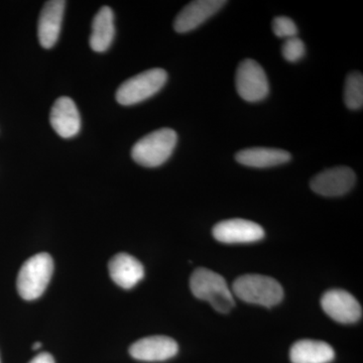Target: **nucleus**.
Segmentation results:
<instances>
[{
    "label": "nucleus",
    "instance_id": "f257e3e1",
    "mask_svg": "<svg viewBox=\"0 0 363 363\" xmlns=\"http://www.w3.org/2000/svg\"><path fill=\"white\" fill-rule=\"evenodd\" d=\"M190 288L196 298L210 303L217 312H230L235 305L225 279L211 269H196L191 276Z\"/></svg>",
    "mask_w": 363,
    "mask_h": 363
},
{
    "label": "nucleus",
    "instance_id": "f03ea898",
    "mask_svg": "<svg viewBox=\"0 0 363 363\" xmlns=\"http://www.w3.org/2000/svg\"><path fill=\"white\" fill-rule=\"evenodd\" d=\"M233 293L243 302L272 308L281 302L283 286L276 279L262 274H245L234 281Z\"/></svg>",
    "mask_w": 363,
    "mask_h": 363
},
{
    "label": "nucleus",
    "instance_id": "7ed1b4c3",
    "mask_svg": "<svg viewBox=\"0 0 363 363\" xmlns=\"http://www.w3.org/2000/svg\"><path fill=\"white\" fill-rule=\"evenodd\" d=\"M178 135L171 128L152 131L133 145L131 157L136 164L156 168L166 162L175 150Z\"/></svg>",
    "mask_w": 363,
    "mask_h": 363
},
{
    "label": "nucleus",
    "instance_id": "20e7f679",
    "mask_svg": "<svg viewBox=\"0 0 363 363\" xmlns=\"http://www.w3.org/2000/svg\"><path fill=\"white\" fill-rule=\"evenodd\" d=\"M54 262L49 253L33 255L21 267L16 286L21 298L33 301L40 298L51 281Z\"/></svg>",
    "mask_w": 363,
    "mask_h": 363
},
{
    "label": "nucleus",
    "instance_id": "39448f33",
    "mask_svg": "<svg viewBox=\"0 0 363 363\" xmlns=\"http://www.w3.org/2000/svg\"><path fill=\"white\" fill-rule=\"evenodd\" d=\"M168 74L161 68L150 69L133 76L121 85L116 92L119 104L130 106L149 99L164 87Z\"/></svg>",
    "mask_w": 363,
    "mask_h": 363
},
{
    "label": "nucleus",
    "instance_id": "423d86ee",
    "mask_svg": "<svg viewBox=\"0 0 363 363\" xmlns=\"http://www.w3.org/2000/svg\"><path fill=\"white\" fill-rule=\"evenodd\" d=\"M236 90L243 100L259 102L269 93V80L264 68L252 59L241 62L236 70Z\"/></svg>",
    "mask_w": 363,
    "mask_h": 363
},
{
    "label": "nucleus",
    "instance_id": "0eeeda50",
    "mask_svg": "<svg viewBox=\"0 0 363 363\" xmlns=\"http://www.w3.org/2000/svg\"><path fill=\"white\" fill-rule=\"evenodd\" d=\"M321 306L324 312L339 323H355L362 317V305L357 298L339 289L327 291L321 298Z\"/></svg>",
    "mask_w": 363,
    "mask_h": 363
},
{
    "label": "nucleus",
    "instance_id": "6e6552de",
    "mask_svg": "<svg viewBox=\"0 0 363 363\" xmlns=\"http://www.w3.org/2000/svg\"><path fill=\"white\" fill-rule=\"evenodd\" d=\"M357 182V175L348 167H335L317 174L310 182L316 194L324 197H338L350 192Z\"/></svg>",
    "mask_w": 363,
    "mask_h": 363
},
{
    "label": "nucleus",
    "instance_id": "1a4fd4ad",
    "mask_svg": "<svg viewBox=\"0 0 363 363\" xmlns=\"http://www.w3.org/2000/svg\"><path fill=\"white\" fill-rule=\"evenodd\" d=\"M212 234L215 240L227 245L257 242L264 238V228L259 224L240 218L219 222Z\"/></svg>",
    "mask_w": 363,
    "mask_h": 363
},
{
    "label": "nucleus",
    "instance_id": "9d476101",
    "mask_svg": "<svg viewBox=\"0 0 363 363\" xmlns=\"http://www.w3.org/2000/svg\"><path fill=\"white\" fill-rule=\"evenodd\" d=\"M178 343L168 336H149L136 341L130 347V357L140 362H164L176 357Z\"/></svg>",
    "mask_w": 363,
    "mask_h": 363
},
{
    "label": "nucleus",
    "instance_id": "9b49d317",
    "mask_svg": "<svg viewBox=\"0 0 363 363\" xmlns=\"http://www.w3.org/2000/svg\"><path fill=\"white\" fill-rule=\"evenodd\" d=\"M226 4L224 0H196L190 2L177 16L174 28L179 33L191 32L218 13Z\"/></svg>",
    "mask_w": 363,
    "mask_h": 363
},
{
    "label": "nucleus",
    "instance_id": "f8f14e48",
    "mask_svg": "<svg viewBox=\"0 0 363 363\" xmlns=\"http://www.w3.org/2000/svg\"><path fill=\"white\" fill-rule=\"evenodd\" d=\"M66 2L64 0H51L45 2L42 9L38 26L40 44L45 49H51L56 45L61 33Z\"/></svg>",
    "mask_w": 363,
    "mask_h": 363
},
{
    "label": "nucleus",
    "instance_id": "ddd939ff",
    "mask_svg": "<svg viewBox=\"0 0 363 363\" xmlns=\"http://www.w3.org/2000/svg\"><path fill=\"white\" fill-rule=\"evenodd\" d=\"M50 123L61 138H71L78 135L81 117L75 102L69 97H61L52 105Z\"/></svg>",
    "mask_w": 363,
    "mask_h": 363
},
{
    "label": "nucleus",
    "instance_id": "4468645a",
    "mask_svg": "<svg viewBox=\"0 0 363 363\" xmlns=\"http://www.w3.org/2000/svg\"><path fill=\"white\" fill-rule=\"evenodd\" d=\"M112 281L121 288L130 290L138 285L145 277L142 262L128 253H117L108 264Z\"/></svg>",
    "mask_w": 363,
    "mask_h": 363
},
{
    "label": "nucleus",
    "instance_id": "2eb2a0df",
    "mask_svg": "<svg viewBox=\"0 0 363 363\" xmlns=\"http://www.w3.org/2000/svg\"><path fill=\"white\" fill-rule=\"evenodd\" d=\"M292 159L290 152L281 149L252 147L240 150L235 155L236 162L250 168L264 169L286 164Z\"/></svg>",
    "mask_w": 363,
    "mask_h": 363
},
{
    "label": "nucleus",
    "instance_id": "dca6fc26",
    "mask_svg": "<svg viewBox=\"0 0 363 363\" xmlns=\"http://www.w3.org/2000/svg\"><path fill=\"white\" fill-rule=\"evenodd\" d=\"M334 357L335 352L328 343L311 339L297 341L290 350L292 363H330Z\"/></svg>",
    "mask_w": 363,
    "mask_h": 363
},
{
    "label": "nucleus",
    "instance_id": "f3484780",
    "mask_svg": "<svg viewBox=\"0 0 363 363\" xmlns=\"http://www.w3.org/2000/svg\"><path fill=\"white\" fill-rule=\"evenodd\" d=\"M116 35L114 14L111 7L104 6L92 23V33L90 37V47L94 52L107 51L113 42Z\"/></svg>",
    "mask_w": 363,
    "mask_h": 363
},
{
    "label": "nucleus",
    "instance_id": "a211bd4d",
    "mask_svg": "<svg viewBox=\"0 0 363 363\" xmlns=\"http://www.w3.org/2000/svg\"><path fill=\"white\" fill-rule=\"evenodd\" d=\"M344 101L352 111H358L363 105V76L359 72H353L346 79L344 88Z\"/></svg>",
    "mask_w": 363,
    "mask_h": 363
},
{
    "label": "nucleus",
    "instance_id": "6ab92c4d",
    "mask_svg": "<svg viewBox=\"0 0 363 363\" xmlns=\"http://www.w3.org/2000/svg\"><path fill=\"white\" fill-rule=\"evenodd\" d=\"M281 52H283L284 58L286 61L295 63L305 56V44L298 37L290 38V39L286 40Z\"/></svg>",
    "mask_w": 363,
    "mask_h": 363
},
{
    "label": "nucleus",
    "instance_id": "aec40b11",
    "mask_svg": "<svg viewBox=\"0 0 363 363\" xmlns=\"http://www.w3.org/2000/svg\"><path fill=\"white\" fill-rule=\"evenodd\" d=\"M272 30L274 35L284 39H290L296 37L298 33V28L292 18L288 16H278L272 21Z\"/></svg>",
    "mask_w": 363,
    "mask_h": 363
},
{
    "label": "nucleus",
    "instance_id": "412c9836",
    "mask_svg": "<svg viewBox=\"0 0 363 363\" xmlns=\"http://www.w3.org/2000/svg\"><path fill=\"white\" fill-rule=\"evenodd\" d=\"M28 363H55V359L50 353L43 352L33 357Z\"/></svg>",
    "mask_w": 363,
    "mask_h": 363
},
{
    "label": "nucleus",
    "instance_id": "4be33fe9",
    "mask_svg": "<svg viewBox=\"0 0 363 363\" xmlns=\"http://www.w3.org/2000/svg\"><path fill=\"white\" fill-rule=\"evenodd\" d=\"M40 346H42V343H40V342H35V343H33V350H40Z\"/></svg>",
    "mask_w": 363,
    "mask_h": 363
}]
</instances>
